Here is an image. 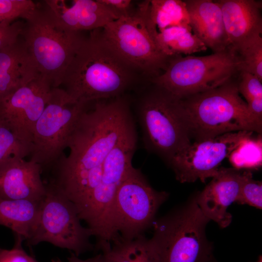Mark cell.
<instances>
[{
  "mask_svg": "<svg viewBox=\"0 0 262 262\" xmlns=\"http://www.w3.org/2000/svg\"><path fill=\"white\" fill-rule=\"evenodd\" d=\"M133 122L129 102L121 97L97 101L82 113L68 141L69 153L52 165L50 181L75 206L88 203L105 159Z\"/></svg>",
  "mask_w": 262,
  "mask_h": 262,
  "instance_id": "cell-1",
  "label": "cell"
},
{
  "mask_svg": "<svg viewBox=\"0 0 262 262\" xmlns=\"http://www.w3.org/2000/svg\"><path fill=\"white\" fill-rule=\"evenodd\" d=\"M101 29L84 37L62 83L73 99L87 104L120 97L135 80V71L109 46Z\"/></svg>",
  "mask_w": 262,
  "mask_h": 262,
  "instance_id": "cell-2",
  "label": "cell"
},
{
  "mask_svg": "<svg viewBox=\"0 0 262 262\" xmlns=\"http://www.w3.org/2000/svg\"><path fill=\"white\" fill-rule=\"evenodd\" d=\"M238 74L215 88L181 98L191 139L203 140L240 131L262 134V121L250 113L240 96Z\"/></svg>",
  "mask_w": 262,
  "mask_h": 262,
  "instance_id": "cell-3",
  "label": "cell"
},
{
  "mask_svg": "<svg viewBox=\"0 0 262 262\" xmlns=\"http://www.w3.org/2000/svg\"><path fill=\"white\" fill-rule=\"evenodd\" d=\"M23 19L21 36L36 70L52 88L59 87L85 37L64 26L45 1Z\"/></svg>",
  "mask_w": 262,
  "mask_h": 262,
  "instance_id": "cell-4",
  "label": "cell"
},
{
  "mask_svg": "<svg viewBox=\"0 0 262 262\" xmlns=\"http://www.w3.org/2000/svg\"><path fill=\"white\" fill-rule=\"evenodd\" d=\"M150 83L137 109L143 143L146 149L168 164L191 143V139L181 98Z\"/></svg>",
  "mask_w": 262,
  "mask_h": 262,
  "instance_id": "cell-5",
  "label": "cell"
},
{
  "mask_svg": "<svg viewBox=\"0 0 262 262\" xmlns=\"http://www.w3.org/2000/svg\"><path fill=\"white\" fill-rule=\"evenodd\" d=\"M210 221L195 196L154 220L151 238L159 248L160 262H218L206 235Z\"/></svg>",
  "mask_w": 262,
  "mask_h": 262,
  "instance_id": "cell-6",
  "label": "cell"
},
{
  "mask_svg": "<svg viewBox=\"0 0 262 262\" xmlns=\"http://www.w3.org/2000/svg\"><path fill=\"white\" fill-rule=\"evenodd\" d=\"M239 63L230 47L203 56L178 55L170 57L165 69L149 81L182 98L224 84L239 74Z\"/></svg>",
  "mask_w": 262,
  "mask_h": 262,
  "instance_id": "cell-7",
  "label": "cell"
},
{
  "mask_svg": "<svg viewBox=\"0 0 262 262\" xmlns=\"http://www.w3.org/2000/svg\"><path fill=\"white\" fill-rule=\"evenodd\" d=\"M168 196L165 191L155 190L141 171L132 166L117 189L112 205L109 225L113 243L144 235Z\"/></svg>",
  "mask_w": 262,
  "mask_h": 262,
  "instance_id": "cell-8",
  "label": "cell"
},
{
  "mask_svg": "<svg viewBox=\"0 0 262 262\" xmlns=\"http://www.w3.org/2000/svg\"><path fill=\"white\" fill-rule=\"evenodd\" d=\"M137 142L134 122L105 159L99 182L82 219L96 237L95 246L98 249L110 246L113 242L109 225L110 211L117 189L133 166L132 159Z\"/></svg>",
  "mask_w": 262,
  "mask_h": 262,
  "instance_id": "cell-9",
  "label": "cell"
},
{
  "mask_svg": "<svg viewBox=\"0 0 262 262\" xmlns=\"http://www.w3.org/2000/svg\"><path fill=\"white\" fill-rule=\"evenodd\" d=\"M147 1L132 14L121 16L101 29L104 39L116 54L135 71L148 80L161 74L170 57L157 46L146 22Z\"/></svg>",
  "mask_w": 262,
  "mask_h": 262,
  "instance_id": "cell-10",
  "label": "cell"
},
{
  "mask_svg": "<svg viewBox=\"0 0 262 262\" xmlns=\"http://www.w3.org/2000/svg\"><path fill=\"white\" fill-rule=\"evenodd\" d=\"M46 185V194L40 202L36 228L27 241L29 246L48 242L72 251L78 256L95 249L90 242L91 230L81 223L74 204L52 182Z\"/></svg>",
  "mask_w": 262,
  "mask_h": 262,
  "instance_id": "cell-11",
  "label": "cell"
},
{
  "mask_svg": "<svg viewBox=\"0 0 262 262\" xmlns=\"http://www.w3.org/2000/svg\"><path fill=\"white\" fill-rule=\"evenodd\" d=\"M88 105L76 101L63 88H52L34 127L30 160L42 169L51 166L67 147L69 137Z\"/></svg>",
  "mask_w": 262,
  "mask_h": 262,
  "instance_id": "cell-12",
  "label": "cell"
},
{
  "mask_svg": "<svg viewBox=\"0 0 262 262\" xmlns=\"http://www.w3.org/2000/svg\"><path fill=\"white\" fill-rule=\"evenodd\" d=\"M253 133L240 131L195 141L176 154L168 164L177 180L181 183L195 182L197 180L204 182L217 173L222 162L239 143Z\"/></svg>",
  "mask_w": 262,
  "mask_h": 262,
  "instance_id": "cell-13",
  "label": "cell"
},
{
  "mask_svg": "<svg viewBox=\"0 0 262 262\" xmlns=\"http://www.w3.org/2000/svg\"><path fill=\"white\" fill-rule=\"evenodd\" d=\"M52 88L39 75L0 100V118L32 146L35 124L49 101Z\"/></svg>",
  "mask_w": 262,
  "mask_h": 262,
  "instance_id": "cell-14",
  "label": "cell"
},
{
  "mask_svg": "<svg viewBox=\"0 0 262 262\" xmlns=\"http://www.w3.org/2000/svg\"><path fill=\"white\" fill-rule=\"evenodd\" d=\"M242 172L234 168H219L203 190L196 196V203L203 214L222 228L232 220L228 208L236 202L240 191Z\"/></svg>",
  "mask_w": 262,
  "mask_h": 262,
  "instance_id": "cell-15",
  "label": "cell"
},
{
  "mask_svg": "<svg viewBox=\"0 0 262 262\" xmlns=\"http://www.w3.org/2000/svg\"><path fill=\"white\" fill-rule=\"evenodd\" d=\"M229 47L236 53L262 36V1L218 0Z\"/></svg>",
  "mask_w": 262,
  "mask_h": 262,
  "instance_id": "cell-16",
  "label": "cell"
},
{
  "mask_svg": "<svg viewBox=\"0 0 262 262\" xmlns=\"http://www.w3.org/2000/svg\"><path fill=\"white\" fill-rule=\"evenodd\" d=\"M42 169L39 164L32 161L10 158L0 165V197L41 201L46 192L41 177Z\"/></svg>",
  "mask_w": 262,
  "mask_h": 262,
  "instance_id": "cell-17",
  "label": "cell"
},
{
  "mask_svg": "<svg viewBox=\"0 0 262 262\" xmlns=\"http://www.w3.org/2000/svg\"><path fill=\"white\" fill-rule=\"evenodd\" d=\"M62 25L76 32L102 29L120 16L99 0H45Z\"/></svg>",
  "mask_w": 262,
  "mask_h": 262,
  "instance_id": "cell-18",
  "label": "cell"
},
{
  "mask_svg": "<svg viewBox=\"0 0 262 262\" xmlns=\"http://www.w3.org/2000/svg\"><path fill=\"white\" fill-rule=\"evenodd\" d=\"M192 31L213 53L229 47L222 13L217 1L185 0Z\"/></svg>",
  "mask_w": 262,
  "mask_h": 262,
  "instance_id": "cell-19",
  "label": "cell"
},
{
  "mask_svg": "<svg viewBox=\"0 0 262 262\" xmlns=\"http://www.w3.org/2000/svg\"><path fill=\"white\" fill-rule=\"evenodd\" d=\"M21 37L0 49V100L40 75Z\"/></svg>",
  "mask_w": 262,
  "mask_h": 262,
  "instance_id": "cell-20",
  "label": "cell"
},
{
  "mask_svg": "<svg viewBox=\"0 0 262 262\" xmlns=\"http://www.w3.org/2000/svg\"><path fill=\"white\" fill-rule=\"evenodd\" d=\"M40 202L0 197V225L11 229L16 236L28 241L37 225Z\"/></svg>",
  "mask_w": 262,
  "mask_h": 262,
  "instance_id": "cell-21",
  "label": "cell"
},
{
  "mask_svg": "<svg viewBox=\"0 0 262 262\" xmlns=\"http://www.w3.org/2000/svg\"><path fill=\"white\" fill-rule=\"evenodd\" d=\"M145 16L154 38L157 33L170 27H182L192 30L183 0H147Z\"/></svg>",
  "mask_w": 262,
  "mask_h": 262,
  "instance_id": "cell-22",
  "label": "cell"
},
{
  "mask_svg": "<svg viewBox=\"0 0 262 262\" xmlns=\"http://www.w3.org/2000/svg\"><path fill=\"white\" fill-rule=\"evenodd\" d=\"M102 252L113 262H160L157 245L152 238L144 235L131 240L120 239Z\"/></svg>",
  "mask_w": 262,
  "mask_h": 262,
  "instance_id": "cell-23",
  "label": "cell"
},
{
  "mask_svg": "<svg viewBox=\"0 0 262 262\" xmlns=\"http://www.w3.org/2000/svg\"><path fill=\"white\" fill-rule=\"evenodd\" d=\"M154 39L161 51L168 57L191 54L207 49L191 29L182 27L165 29L157 33Z\"/></svg>",
  "mask_w": 262,
  "mask_h": 262,
  "instance_id": "cell-24",
  "label": "cell"
},
{
  "mask_svg": "<svg viewBox=\"0 0 262 262\" xmlns=\"http://www.w3.org/2000/svg\"><path fill=\"white\" fill-rule=\"evenodd\" d=\"M262 134L252 135L243 140L228 157L233 168L256 169L262 163Z\"/></svg>",
  "mask_w": 262,
  "mask_h": 262,
  "instance_id": "cell-25",
  "label": "cell"
},
{
  "mask_svg": "<svg viewBox=\"0 0 262 262\" xmlns=\"http://www.w3.org/2000/svg\"><path fill=\"white\" fill-rule=\"evenodd\" d=\"M32 146L0 118V165L13 157L30 155Z\"/></svg>",
  "mask_w": 262,
  "mask_h": 262,
  "instance_id": "cell-26",
  "label": "cell"
},
{
  "mask_svg": "<svg viewBox=\"0 0 262 262\" xmlns=\"http://www.w3.org/2000/svg\"><path fill=\"white\" fill-rule=\"evenodd\" d=\"M240 71L248 72L262 81V37L260 36L237 53Z\"/></svg>",
  "mask_w": 262,
  "mask_h": 262,
  "instance_id": "cell-27",
  "label": "cell"
},
{
  "mask_svg": "<svg viewBox=\"0 0 262 262\" xmlns=\"http://www.w3.org/2000/svg\"><path fill=\"white\" fill-rule=\"evenodd\" d=\"M238 90L245 98L248 108L262 105V81L253 75L240 71L238 76Z\"/></svg>",
  "mask_w": 262,
  "mask_h": 262,
  "instance_id": "cell-28",
  "label": "cell"
},
{
  "mask_svg": "<svg viewBox=\"0 0 262 262\" xmlns=\"http://www.w3.org/2000/svg\"><path fill=\"white\" fill-rule=\"evenodd\" d=\"M236 202L239 204H247L258 209H262V182L254 180L250 171L242 172L241 185Z\"/></svg>",
  "mask_w": 262,
  "mask_h": 262,
  "instance_id": "cell-29",
  "label": "cell"
},
{
  "mask_svg": "<svg viewBox=\"0 0 262 262\" xmlns=\"http://www.w3.org/2000/svg\"><path fill=\"white\" fill-rule=\"evenodd\" d=\"M36 4L31 0H0V23L23 19Z\"/></svg>",
  "mask_w": 262,
  "mask_h": 262,
  "instance_id": "cell-30",
  "label": "cell"
},
{
  "mask_svg": "<svg viewBox=\"0 0 262 262\" xmlns=\"http://www.w3.org/2000/svg\"><path fill=\"white\" fill-rule=\"evenodd\" d=\"M24 22L5 23L0 28V49L15 42L21 35Z\"/></svg>",
  "mask_w": 262,
  "mask_h": 262,
  "instance_id": "cell-31",
  "label": "cell"
},
{
  "mask_svg": "<svg viewBox=\"0 0 262 262\" xmlns=\"http://www.w3.org/2000/svg\"><path fill=\"white\" fill-rule=\"evenodd\" d=\"M23 239L16 236L15 245L11 249L0 247V262H32L33 257L24 251L22 246Z\"/></svg>",
  "mask_w": 262,
  "mask_h": 262,
  "instance_id": "cell-32",
  "label": "cell"
},
{
  "mask_svg": "<svg viewBox=\"0 0 262 262\" xmlns=\"http://www.w3.org/2000/svg\"><path fill=\"white\" fill-rule=\"evenodd\" d=\"M111 9L117 13L120 16L132 14L131 11L132 1L131 0H99Z\"/></svg>",
  "mask_w": 262,
  "mask_h": 262,
  "instance_id": "cell-33",
  "label": "cell"
},
{
  "mask_svg": "<svg viewBox=\"0 0 262 262\" xmlns=\"http://www.w3.org/2000/svg\"><path fill=\"white\" fill-rule=\"evenodd\" d=\"M99 254L87 259L86 260H82L79 258L73 253H71L69 257L68 258V262H98Z\"/></svg>",
  "mask_w": 262,
  "mask_h": 262,
  "instance_id": "cell-34",
  "label": "cell"
},
{
  "mask_svg": "<svg viewBox=\"0 0 262 262\" xmlns=\"http://www.w3.org/2000/svg\"><path fill=\"white\" fill-rule=\"evenodd\" d=\"M98 262H113L105 254H99Z\"/></svg>",
  "mask_w": 262,
  "mask_h": 262,
  "instance_id": "cell-35",
  "label": "cell"
},
{
  "mask_svg": "<svg viewBox=\"0 0 262 262\" xmlns=\"http://www.w3.org/2000/svg\"><path fill=\"white\" fill-rule=\"evenodd\" d=\"M6 22H1L0 23V28L2 27V26Z\"/></svg>",
  "mask_w": 262,
  "mask_h": 262,
  "instance_id": "cell-36",
  "label": "cell"
},
{
  "mask_svg": "<svg viewBox=\"0 0 262 262\" xmlns=\"http://www.w3.org/2000/svg\"><path fill=\"white\" fill-rule=\"evenodd\" d=\"M258 262H262V257L261 256L260 257V259L259 260Z\"/></svg>",
  "mask_w": 262,
  "mask_h": 262,
  "instance_id": "cell-37",
  "label": "cell"
},
{
  "mask_svg": "<svg viewBox=\"0 0 262 262\" xmlns=\"http://www.w3.org/2000/svg\"><path fill=\"white\" fill-rule=\"evenodd\" d=\"M32 262H38L37 261H36L33 258V260H32Z\"/></svg>",
  "mask_w": 262,
  "mask_h": 262,
  "instance_id": "cell-38",
  "label": "cell"
}]
</instances>
